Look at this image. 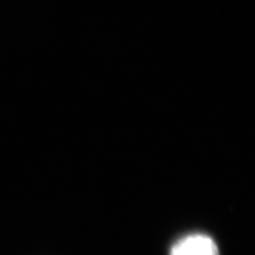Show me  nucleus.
Returning a JSON list of instances; mask_svg holds the SVG:
<instances>
[{
	"instance_id": "1",
	"label": "nucleus",
	"mask_w": 255,
	"mask_h": 255,
	"mask_svg": "<svg viewBox=\"0 0 255 255\" xmlns=\"http://www.w3.org/2000/svg\"><path fill=\"white\" fill-rule=\"evenodd\" d=\"M170 255H220L218 247L210 236L191 234L175 243Z\"/></svg>"
}]
</instances>
